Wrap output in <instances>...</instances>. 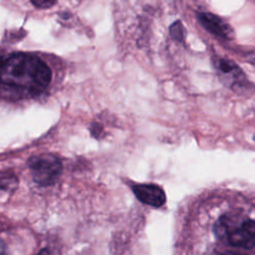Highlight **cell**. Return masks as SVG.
Listing matches in <instances>:
<instances>
[{"mask_svg":"<svg viewBox=\"0 0 255 255\" xmlns=\"http://www.w3.org/2000/svg\"><path fill=\"white\" fill-rule=\"evenodd\" d=\"M57 0H31L32 4L39 9H47L52 7Z\"/></svg>","mask_w":255,"mask_h":255,"instance_id":"9","label":"cell"},{"mask_svg":"<svg viewBox=\"0 0 255 255\" xmlns=\"http://www.w3.org/2000/svg\"><path fill=\"white\" fill-rule=\"evenodd\" d=\"M33 180L41 186L54 184L62 174L63 164L61 159L51 153L33 155L28 159Z\"/></svg>","mask_w":255,"mask_h":255,"instance_id":"3","label":"cell"},{"mask_svg":"<svg viewBox=\"0 0 255 255\" xmlns=\"http://www.w3.org/2000/svg\"><path fill=\"white\" fill-rule=\"evenodd\" d=\"M18 180L17 177L10 173V172H3L1 175V190L2 192H5L6 190L12 191L17 187Z\"/></svg>","mask_w":255,"mask_h":255,"instance_id":"7","label":"cell"},{"mask_svg":"<svg viewBox=\"0 0 255 255\" xmlns=\"http://www.w3.org/2000/svg\"><path fill=\"white\" fill-rule=\"evenodd\" d=\"M131 190L135 197L142 203L152 206V207H160L165 203L166 196L163 189L152 183H141V184H133L131 186Z\"/></svg>","mask_w":255,"mask_h":255,"instance_id":"5","label":"cell"},{"mask_svg":"<svg viewBox=\"0 0 255 255\" xmlns=\"http://www.w3.org/2000/svg\"><path fill=\"white\" fill-rule=\"evenodd\" d=\"M214 236L238 250L255 248V220L237 211L226 212L213 224Z\"/></svg>","mask_w":255,"mask_h":255,"instance_id":"2","label":"cell"},{"mask_svg":"<svg viewBox=\"0 0 255 255\" xmlns=\"http://www.w3.org/2000/svg\"><path fill=\"white\" fill-rule=\"evenodd\" d=\"M213 67L217 73L219 80L234 92L251 91L252 83H250L243 71L231 60L221 57H215L212 60Z\"/></svg>","mask_w":255,"mask_h":255,"instance_id":"4","label":"cell"},{"mask_svg":"<svg viewBox=\"0 0 255 255\" xmlns=\"http://www.w3.org/2000/svg\"><path fill=\"white\" fill-rule=\"evenodd\" d=\"M169 34L171 38L177 42L183 43L185 40V31L184 27L181 24L180 21L174 22L170 27H169Z\"/></svg>","mask_w":255,"mask_h":255,"instance_id":"8","label":"cell"},{"mask_svg":"<svg viewBox=\"0 0 255 255\" xmlns=\"http://www.w3.org/2000/svg\"><path fill=\"white\" fill-rule=\"evenodd\" d=\"M38 255H52V254H51V252H50V250L48 248H45Z\"/></svg>","mask_w":255,"mask_h":255,"instance_id":"11","label":"cell"},{"mask_svg":"<svg viewBox=\"0 0 255 255\" xmlns=\"http://www.w3.org/2000/svg\"><path fill=\"white\" fill-rule=\"evenodd\" d=\"M216 255H240V254L238 252H235V250L227 249V250H223V251L217 253Z\"/></svg>","mask_w":255,"mask_h":255,"instance_id":"10","label":"cell"},{"mask_svg":"<svg viewBox=\"0 0 255 255\" xmlns=\"http://www.w3.org/2000/svg\"><path fill=\"white\" fill-rule=\"evenodd\" d=\"M198 22L212 35L222 39L231 40L234 37L231 27L218 16L209 12H199L197 14Z\"/></svg>","mask_w":255,"mask_h":255,"instance_id":"6","label":"cell"},{"mask_svg":"<svg viewBox=\"0 0 255 255\" xmlns=\"http://www.w3.org/2000/svg\"><path fill=\"white\" fill-rule=\"evenodd\" d=\"M51 80V69L34 54L13 53L2 62L3 99L17 101L35 98L49 87Z\"/></svg>","mask_w":255,"mask_h":255,"instance_id":"1","label":"cell"}]
</instances>
